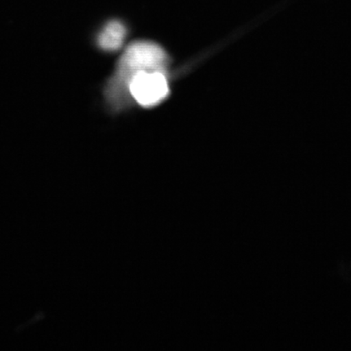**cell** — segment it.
I'll return each instance as SVG.
<instances>
[{"label": "cell", "instance_id": "cell-3", "mask_svg": "<svg viewBox=\"0 0 351 351\" xmlns=\"http://www.w3.org/2000/svg\"><path fill=\"white\" fill-rule=\"evenodd\" d=\"M126 35V27L121 21H110L98 35V46L105 51H116L124 44Z\"/></svg>", "mask_w": 351, "mask_h": 351}, {"label": "cell", "instance_id": "cell-2", "mask_svg": "<svg viewBox=\"0 0 351 351\" xmlns=\"http://www.w3.org/2000/svg\"><path fill=\"white\" fill-rule=\"evenodd\" d=\"M136 103L144 108L156 106L169 95L167 74L163 72H140L131 77L127 86Z\"/></svg>", "mask_w": 351, "mask_h": 351}, {"label": "cell", "instance_id": "cell-1", "mask_svg": "<svg viewBox=\"0 0 351 351\" xmlns=\"http://www.w3.org/2000/svg\"><path fill=\"white\" fill-rule=\"evenodd\" d=\"M169 64V56L157 43L136 41L126 48L117 66L115 74L106 88L109 104L119 107L124 102L127 86L132 77L140 72H163Z\"/></svg>", "mask_w": 351, "mask_h": 351}]
</instances>
